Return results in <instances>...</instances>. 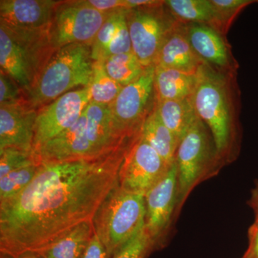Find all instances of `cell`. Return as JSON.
Segmentation results:
<instances>
[{
	"instance_id": "6da1fadb",
	"label": "cell",
	"mask_w": 258,
	"mask_h": 258,
	"mask_svg": "<svg viewBox=\"0 0 258 258\" xmlns=\"http://www.w3.org/2000/svg\"><path fill=\"white\" fill-rule=\"evenodd\" d=\"M133 144L95 159L40 163L36 176L20 195L0 203V252L15 257L35 252L92 220L118 184Z\"/></svg>"
},
{
	"instance_id": "7a4b0ae2",
	"label": "cell",
	"mask_w": 258,
	"mask_h": 258,
	"mask_svg": "<svg viewBox=\"0 0 258 258\" xmlns=\"http://www.w3.org/2000/svg\"><path fill=\"white\" fill-rule=\"evenodd\" d=\"M191 96L194 108L208 126L224 162L233 160L240 151L241 92L238 74H225L208 64L197 72Z\"/></svg>"
},
{
	"instance_id": "3957f363",
	"label": "cell",
	"mask_w": 258,
	"mask_h": 258,
	"mask_svg": "<svg viewBox=\"0 0 258 258\" xmlns=\"http://www.w3.org/2000/svg\"><path fill=\"white\" fill-rule=\"evenodd\" d=\"M91 46L71 44L55 50L28 94L38 110L76 88L89 86L93 76Z\"/></svg>"
},
{
	"instance_id": "277c9868",
	"label": "cell",
	"mask_w": 258,
	"mask_h": 258,
	"mask_svg": "<svg viewBox=\"0 0 258 258\" xmlns=\"http://www.w3.org/2000/svg\"><path fill=\"white\" fill-rule=\"evenodd\" d=\"M144 195L116 186L108 194L93 217L95 233L112 257L145 227Z\"/></svg>"
},
{
	"instance_id": "5b68a950",
	"label": "cell",
	"mask_w": 258,
	"mask_h": 258,
	"mask_svg": "<svg viewBox=\"0 0 258 258\" xmlns=\"http://www.w3.org/2000/svg\"><path fill=\"white\" fill-rule=\"evenodd\" d=\"M174 162L177 169L179 208L199 181L216 171L224 163L210 130L199 116L180 141Z\"/></svg>"
},
{
	"instance_id": "8992f818",
	"label": "cell",
	"mask_w": 258,
	"mask_h": 258,
	"mask_svg": "<svg viewBox=\"0 0 258 258\" xmlns=\"http://www.w3.org/2000/svg\"><path fill=\"white\" fill-rule=\"evenodd\" d=\"M126 21L132 51L144 67L155 66L164 42L179 22L164 1H156L127 10Z\"/></svg>"
},
{
	"instance_id": "52a82bcc",
	"label": "cell",
	"mask_w": 258,
	"mask_h": 258,
	"mask_svg": "<svg viewBox=\"0 0 258 258\" xmlns=\"http://www.w3.org/2000/svg\"><path fill=\"white\" fill-rule=\"evenodd\" d=\"M155 66H149L134 82L124 86L109 105L113 128L123 137H134L157 104L154 88Z\"/></svg>"
},
{
	"instance_id": "ba28073f",
	"label": "cell",
	"mask_w": 258,
	"mask_h": 258,
	"mask_svg": "<svg viewBox=\"0 0 258 258\" xmlns=\"http://www.w3.org/2000/svg\"><path fill=\"white\" fill-rule=\"evenodd\" d=\"M110 13H103L87 0L60 1L50 27L51 42L55 50L71 44L91 46Z\"/></svg>"
},
{
	"instance_id": "9c48e42d",
	"label": "cell",
	"mask_w": 258,
	"mask_h": 258,
	"mask_svg": "<svg viewBox=\"0 0 258 258\" xmlns=\"http://www.w3.org/2000/svg\"><path fill=\"white\" fill-rule=\"evenodd\" d=\"M171 166L140 135L122 164L118 185L125 191L145 196L164 178Z\"/></svg>"
},
{
	"instance_id": "30bf717a",
	"label": "cell",
	"mask_w": 258,
	"mask_h": 258,
	"mask_svg": "<svg viewBox=\"0 0 258 258\" xmlns=\"http://www.w3.org/2000/svg\"><path fill=\"white\" fill-rule=\"evenodd\" d=\"M0 66L28 94L42 71L41 51L34 42L0 25Z\"/></svg>"
},
{
	"instance_id": "8fae6325",
	"label": "cell",
	"mask_w": 258,
	"mask_h": 258,
	"mask_svg": "<svg viewBox=\"0 0 258 258\" xmlns=\"http://www.w3.org/2000/svg\"><path fill=\"white\" fill-rule=\"evenodd\" d=\"M91 101L89 87L62 95L37 110L33 152L79 120Z\"/></svg>"
},
{
	"instance_id": "7c38bea8",
	"label": "cell",
	"mask_w": 258,
	"mask_h": 258,
	"mask_svg": "<svg viewBox=\"0 0 258 258\" xmlns=\"http://www.w3.org/2000/svg\"><path fill=\"white\" fill-rule=\"evenodd\" d=\"M179 185L175 162L159 182L146 194L145 229L154 247L170 225L178 208Z\"/></svg>"
},
{
	"instance_id": "4fadbf2b",
	"label": "cell",
	"mask_w": 258,
	"mask_h": 258,
	"mask_svg": "<svg viewBox=\"0 0 258 258\" xmlns=\"http://www.w3.org/2000/svg\"><path fill=\"white\" fill-rule=\"evenodd\" d=\"M185 34L197 55L212 69L225 74H238V62L227 37L200 24H184Z\"/></svg>"
},
{
	"instance_id": "5bb4252c",
	"label": "cell",
	"mask_w": 258,
	"mask_h": 258,
	"mask_svg": "<svg viewBox=\"0 0 258 258\" xmlns=\"http://www.w3.org/2000/svg\"><path fill=\"white\" fill-rule=\"evenodd\" d=\"M37 115L28 101L0 104V151L16 148L33 152Z\"/></svg>"
},
{
	"instance_id": "9a60e30c",
	"label": "cell",
	"mask_w": 258,
	"mask_h": 258,
	"mask_svg": "<svg viewBox=\"0 0 258 258\" xmlns=\"http://www.w3.org/2000/svg\"><path fill=\"white\" fill-rule=\"evenodd\" d=\"M33 153L39 163L62 162L97 158L86 134L85 111L71 128L42 144Z\"/></svg>"
},
{
	"instance_id": "2e32d148",
	"label": "cell",
	"mask_w": 258,
	"mask_h": 258,
	"mask_svg": "<svg viewBox=\"0 0 258 258\" xmlns=\"http://www.w3.org/2000/svg\"><path fill=\"white\" fill-rule=\"evenodd\" d=\"M60 2L54 0H1L0 24L26 30L50 28L56 7Z\"/></svg>"
},
{
	"instance_id": "e0dca14e",
	"label": "cell",
	"mask_w": 258,
	"mask_h": 258,
	"mask_svg": "<svg viewBox=\"0 0 258 258\" xmlns=\"http://www.w3.org/2000/svg\"><path fill=\"white\" fill-rule=\"evenodd\" d=\"M85 113L86 134L97 158L110 154L140 135L123 137L117 134L112 123L109 105L90 102Z\"/></svg>"
},
{
	"instance_id": "ac0fdd59",
	"label": "cell",
	"mask_w": 258,
	"mask_h": 258,
	"mask_svg": "<svg viewBox=\"0 0 258 258\" xmlns=\"http://www.w3.org/2000/svg\"><path fill=\"white\" fill-rule=\"evenodd\" d=\"M126 11L113 12L102 25L91 45L93 61H103L110 56L133 52Z\"/></svg>"
},
{
	"instance_id": "d6986e66",
	"label": "cell",
	"mask_w": 258,
	"mask_h": 258,
	"mask_svg": "<svg viewBox=\"0 0 258 258\" xmlns=\"http://www.w3.org/2000/svg\"><path fill=\"white\" fill-rule=\"evenodd\" d=\"M204 63L190 45L184 24L179 23L161 47L154 66L196 74Z\"/></svg>"
},
{
	"instance_id": "ffe728a7",
	"label": "cell",
	"mask_w": 258,
	"mask_h": 258,
	"mask_svg": "<svg viewBox=\"0 0 258 258\" xmlns=\"http://www.w3.org/2000/svg\"><path fill=\"white\" fill-rule=\"evenodd\" d=\"M94 233L92 220L83 222L35 252L41 258H82Z\"/></svg>"
},
{
	"instance_id": "44dd1931",
	"label": "cell",
	"mask_w": 258,
	"mask_h": 258,
	"mask_svg": "<svg viewBox=\"0 0 258 258\" xmlns=\"http://www.w3.org/2000/svg\"><path fill=\"white\" fill-rule=\"evenodd\" d=\"M196 84V74L155 67L154 88L157 101L189 98Z\"/></svg>"
},
{
	"instance_id": "7402d4cb",
	"label": "cell",
	"mask_w": 258,
	"mask_h": 258,
	"mask_svg": "<svg viewBox=\"0 0 258 258\" xmlns=\"http://www.w3.org/2000/svg\"><path fill=\"white\" fill-rule=\"evenodd\" d=\"M141 135L168 165L174 164L180 142L161 121L156 106L144 121Z\"/></svg>"
},
{
	"instance_id": "603a6c76",
	"label": "cell",
	"mask_w": 258,
	"mask_h": 258,
	"mask_svg": "<svg viewBox=\"0 0 258 258\" xmlns=\"http://www.w3.org/2000/svg\"><path fill=\"white\" fill-rule=\"evenodd\" d=\"M156 108L161 121L179 142L198 118L191 97L186 99L157 100Z\"/></svg>"
},
{
	"instance_id": "cb8c5ba5",
	"label": "cell",
	"mask_w": 258,
	"mask_h": 258,
	"mask_svg": "<svg viewBox=\"0 0 258 258\" xmlns=\"http://www.w3.org/2000/svg\"><path fill=\"white\" fill-rule=\"evenodd\" d=\"M164 3L179 23L206 25L216 30V14L211 0H166Z\"/></svg>"
},
{
	"instance_id": "d4e9b609",
	"label": "cell",
	"mask_w": 258,
	"mask_h": 258,
	"mask_svg": "<svg viewBox=\"0 0 258 258\" xmlns=\"http://www.w3.org/2000/svg\"><path fill=\"white\" fill-rule=\"evenodd\" d=\"M103 64L110 77L123 87L138 79L147 69L133 52L110 56Z\"/></svg>"
},
{
	"instance_id": "484cf974",
	"label": "cell",
	"mask_w": 258,
	"mask_h": 258,
	"mask_svg": "<svg viewBox=\"0 0 258 258\" xmlns=\"http://www.w3.org/2000/svg\"><path fill=\"white\" fill-rule=\"evenodd\" d=\"M88 87L91 102L104 105L111 104L123 88L110 77L105 69L103 61H94L92 79Z\"/></svg>"
},
{
	"instance_id": "4316f807",
	"label": "cell",
	"mask_w": 258,
	"mask_h": 258,
	"mask_svg": "<svg viewBox=\"0 0 258 258\" xmlns=\"http://www.w3.org/2000/svg\"><path fill=\"white\" fill-rule=\"evenodd\" d=\"M40 164L17 169L0 178V203L20 195L36 176Z\"/></svg>"
},
{
	"instance_id": "83f0119b",
	"label": "cell",
	"mask_w": 258,
	"mask_h": 258,
	"mask_svg": "<svg viewBox=\"0 0 258 258\" xmlns=\"http://www.w3.org/2000/svg\"><path fill=\"white\" fill-rule=\"evenodd\" d=\"M216 14V30L227 37L231 25L239 14L257 0H211Z\"/></svg>"
},
{
	"instance_id": "f1b7e54d",
	"label": "cell",
	"mask_w": 258,
	"mask_h": 258,
	"mask_svg": "<svg viewBox=\"0 0 258 258\" xmlns=\"http://www.w3.org/2000/svg\"><path fill=\"white\" fill-rule=\"evenodd\" d=\"M40 164L33 152H28L16 148H6L0 151V178L11 171L32 164Z\"/></svg>"
},
{
	"instance_id": "f546056e",
	"label": "cell",
	"mask_w": 258,
	"mask_h": 258,
	"mask_svg": "<svg viewBox=\"0 0 258 258\" xmlns=\"http://www.w3.org/2000/svg\"><path fill=\"white\" fill-rule=\"evenodd\" d=\"M154 247L144 227L143 230L116 251L111 258H147Z\"/></svg>"
},
{
	"instance_id": "4dcf8cb0",
	"label": "cell",
	"mask_w": 258,
	"mask_h": 258,
	"mask_svg": "<svg viewBox=\"0 0 258 258\" xmlns=\"http://www.w3.org/2000/svg\"><path fill=\"white\" fill-rule=\"evenodd\" d=\"M26 101H28V94L23 88L13 78L1 71L0 104H12Z\"/></svg>"
},
{
	"instance_id": "1f68e13d",
	"label": "cell",
	"mask_w": 258,
	"mask_h": 258,
	"mask_svg": "<svg viewBox=\"0 0 258 258\" xmlns=\"http://www.w3.org/2000/svg\"><path fill=\"white\" fill-rule=\"evenodd\" d=\"M88 4L103 13L132 9L129 0H87Z\"/></svg>"
},
{
	"instance_id": "d6a6232c",
	"label": "cell",
	"mask_w": 258,
	"mask_h": 258,
	"mask_svg": "<svg viewBox=\"0 0 258 258\" xmlns=\"http://www.w3.org/2000/svg\"><path fill=\"white\" fill-rule=\"evenodd\" d=\"M82 258H111L104 244L96 233L91 237Z\"/></svg>"
},
{
	"instance_id": "836d02e7",
	"label": "cell",
	"mask_w": 258,
	"mask_h": 258,
	"mask_svg": "<svg viewBox=\"0 0 258 258\" xmlns=\"http://www.w3.org/2000/svg\"><path fill=\"white\" fill-rule=\"evenodd\" d=\"M248 247L242 258H258V215H254L253 223L249 227Z\"/></svg>"
},
{
	"instance_id": "e575fe53",
	"label": "cell",
	"mask_w": 258,
	"mask_h": 258,
	"mask_svg": "<svg viewBox=\"0 0 258 258\" xmlns=\"http://www.w3.org/2000/svg\"><path fill=\"white\" fill-rule=\"evenodd\" d=\"M248 204L253 210L254 215H258V181L255 183V186L251 191Z\"/></svg>"
},
{
	"instance_id": "d590c367",
	"label": "cell",
	"mask_w": 258,
	"mask_h": 258,
	"mask_svg": "<svg viewBox=\"0 0 258 258\" xmlns=\"http://www.w3.org/2000/svg\"><path fill=\"white\" fill-rule=\"evenodd\" d=\"M15 258H41L35 252L33 251H27L23 253L19 254L15 256Z\"/></svg>"
},
{
	"instance_id": "8d00e7d4",
	"label": "cell",
	"mask_w": 258,
	"mask_h": 258,
	"mask_svg": "<svg viewBox=\"0 0 258 258\" xmlns=\"http://www.w3.org/2000/svg\"><path fill=\"white\" fill-rule=\"evenodd\" d=\"M0 258H15V257L10 255V254L1 253V252H0Z\"/></svg>"
}]
</instances>
